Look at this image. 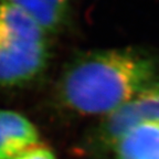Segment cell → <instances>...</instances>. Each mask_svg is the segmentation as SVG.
Here are the masks:
<instances>
[{
  "instance_id": "8",
  "label": "cell",
  "mask_w": 159,
  "mask_h": 159,
  "mask_svg": "<svg viewBox=\"0 0 159 159\" xmlns=\"http://www.w3.org/2000/svg\"><path fill=\"white\" fill-rule=\"evenodd\" d=\"M17 155L16 150L3 135L2 130L0 129V159H13Z\"/></svg>"
},
{
  "instance_id": "5",
  "label": "cell",
  "mask_w": 159,
  "mask_h": 159,
  "mask_svg": "<svg viewBox=\"0 0 159 159\" xmlns=\"http://www.w3.org/2000/svg\"><path fill=\"white\" fill-rule=\"evenodd\" d=\"M34 19L49 34L62 31L71 17V0H0Z\"/></svg>"
},
{
  "instance_id": "3",
  "label": "cell",
  "mask_w": 159,
  "mask_h": 159,
  "mask_svg": "<svg viewBox=\"0 0 159 159\" xmlns=\"http://www.w3.org/2000/svg\"><path fill=\"white\" fill-rule=\"evenodd\" d=\"M147 122H159V76L105 116L95 132V146L99 149L113 148L130 129Z\"/></svg>"
},
{
  "instance_id": "2",
  "label": "cell",
  "mask_w": 159,
  "mask_h": 159,
  "mask_svg": "<svg viewBox=\"0 0 159 159\" xmlns=\"http://www.w3.org/2000/svg\"><path fill=\"white\" fill-rule=\"evenodd\" d=\"M48 34L22 10L0 3V86H25L44 73L51 57Z\"/></svg>"
},
{
  "instance_id": "6",
  "label": "cell",
  "mask_w": 159,
  "mask_h": 159,
  "mask_svg": "<svg viewBox=\"0 0 159 159\" xmlns=\"http://www.w3.org/2000/svg\"><path fill=\"white\" fill-rule=\"evenodd\" d=\"M0 129L17 154L39 143L35 127L19 113L0 109Z\"/></svg>"
},
{
  "instance_id": "4",
  "label": "cell",
  "mask_w": 159,
  "mask_h": 159,
  "mask_svg": "<svg viewBox=\"0 0 159 159\" xmlns=\"http://www.w3.org/2000/svg\"><path fill=\"white\" fill-rule=\"evenodd\" d=\"M113 148L115 159H159V122L139 124Z\"/></svg>"
},
{
  "instance_id": "7",
  "label": "cell",
  "mask_w": 159,
  "mask_h": 159,
  "mask_svg": "<svg viewBox=\"0 0 159 159\" xmlns=\"http://www.w3.org/2000/svg\"><path fill=\"white\" fill-rule=\"evenodd\" d=\"M13 159H57L51 149L44 145H35L18 154Z\"/></svg>"
},
{
  "instance_id": "1",
  "label": "cell",
  "mask_w": 159,
  "mask_h": 159,
  "mask_svg": "<svg viewBox=\"0 0 159 159\" xmlns=\"http://www.w3.org/2000/svg\"><path fill=\"white\" fill-rule=\"evenodd\" d=\"M158 57L142 48L81 52L65 65L57 97L75 115H108L158 77Z\"/></svg>"
}]
</instances>
